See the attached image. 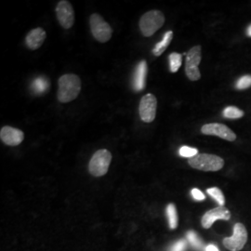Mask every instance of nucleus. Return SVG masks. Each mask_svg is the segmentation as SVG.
<instances>
[{"label":"nucleus","instance_id":"nucleus-1","mask_svg":"<svg viewBox=\"0 0 251 251\" xmlns=\"http://www.w3.org/2000/svg\"><path fill=\"white\" fill-rule=\"evenodd\" d=\"M81 90L80 78L73 74L63 75L59 79L58 99L61 102H69L77 98Z\"/></svg>","mask_w":251,"mask_h":251},{"label":"nucleus","instance_id":"nucleus-2","mask_svg":"<svg viewBox=\"0 0 251 251\" xmlns=\"http://www.w3.org/2000/svg\"><path fill=\"white\" fill-rule=\"evenodd\" d=\"M188 163L192 168L203 171H218L225 166V160L222 157L209 153H198L190 158Z\"/></svg>","mask_w":251,"mask_h":251},{"label":"nucleus","instance_id":"nucleus-3","mask_svg":"<svg viewBox=\"0 0 251 251\" xmlns=\"http://www.w3.org/2000/svg\"><path fill=\"white\" fill-rule=\"evenodd\" d=\"M165 23V16L159 10H150L140 20V29L144 36H151L159 30Z\"/></svg>","mask_w":251,"mask_h":251},{"label":"nucleus","instance_id":"nucleus-4","mask_svg":"<svg viewBox=\"0 0 251 251\" xmlns=\"http://www.w3.org/2000/svg\"><path fill=\"white\" fill-rule=\"evenodd\" d=\"M112 160V154L108 150L101 149L95 152L89 164V171L94 177L104 176L108 172Z\"/></svg>","mask_w":251,"mask_h":251},{"label":"nucleus","instance_id":"nucleus-5","mask_svg":"<svg viewBox=\"0 0 251 251\" xmlns=\"http://www.w3.org/2000/svg\"><path fill=\"white\" fill-rule=\"evenodd\" d=\"M90 31L93 36L100 42L105 43L113 35V29L100 15L94 13L90 16Z\"/></svg>","mask_w":251,"mask_h":251},{"label":"nucleus","instance_id":"nucleus-6","mask_svg":"<svg viewBox=\"0 0 251 251\" xmlns=\"http://www.w3.org/2000/svg\"><path fill=\"white\" fill-rule=\"evenodd\" d=\"M247 241H248L247 229L245 225L238 223L233 226V235L225 238L223 244L228 251H239L245 247Z\"/></svg>","mask_w":251,"mask_h":251},{"label":"nucleus","instance_id":"nucleus-7","mask_svg":"<svg viewBox=\"0 0 251 251\" xmlns=\"http://www.w3.org/2000/svg\"><path fill=\"white\" fill-rule=\"evenodd\" d=\"M201 62V47L196 46L189 50L186 56L185 73L191 81H198L201 77L198 65Z\"/></svg>","mask_w":251,"mask_h":251},{"label":"nucleus","instance_id":"nucleus-8","mask_svg":"<svg viewBox=\"0 0 251 251\" xmlns=\"http://www.w3.org/2000/svg\"><path fill=\"white\" fill-rule=\"evenodd\" d=\"M156 108H157V100L154 95L151 93L144 95L141 100L139 112L141 119L145 123H151L156 115Z\"/></svg>","mask_w":251,"mask_h":251},{"label":"nucleus","instance_id":"nucleus-9","mask_svg":"<svg viewBox=\"0 0 251 251\" xmlns=\"http://www.w3.org/2000/svg\"><path fill=\"white\" fill-rule=\"evenodd\" d=\"M56 15L60 25L64 29H69L75 23V11L70 2L60 1L56 7Z\"/></svg>","mask_w":251,"mask_h":251},{"label":"nucleus","instance_id":"nucleus-10","mask_svg":"<svg viewBox=\"0 0 251 251\" xmlns=\"http://www.w3.org/2000/svg\"><path fill=\"white\" fill-rule=\"evenodd\" d=\"M201 132L205 135H212L222 138L229 142H233L236 140V135L231 128L221 123H210L203 126L201 128Z\"/></svg>","mask_w":251,"mask_h":251},{"label":"nucleus","instance_id":"nucleus-11","mask_svg":"<svg viewBox=\"0 0 251 251\" xmlns=\"http://www.w3.org/2000/svg\"><path fill=\"white\" fill-rule=\"evenodd\" d=\"M231 219V212L225 206H219L206 211L201 220V225L205 229H209L216 221L224 220L229 221Z\"/></svg>","mask_w":251,"mask_h":251},{"label":"nucleus","instance_id":"nucleus-12","mask_svg":"<svg viewBox=\"0 0 251 251\" xmlns=\"http://www.w3.org/2000/svg\"><path fill=\"white\" fill-rule=\"evenodd\" d=\"M0 139L1 141L7 145L9 146H16L20 144L25 139V134L22 130L18 128H14L12 126H6L1 128L0 131Z\"/></svg>","mask_w":251,"mask_h":251},{"label":"nucleus","instance_id":"nucleus-13","mask_svg":"<svg viewBox=\"0 0 251 251\" xmlns=\"http://www.w3.org/2000/svg\"><path fill=\"white\" fill-rule=\"evenodd\" d=\"M46 36L47 34L42 28L38 27L36 29H33L28 33V35L25 37V44L30 50H36L44 43Z\"/></svg>","mask_w":251,"mask_h":251},{"label":"nucleus","instance_id":"nucleus-14","mask_svg":"<svg viewBox=\"0 0 251 251\" xmlns=\"http://www.w3.org/2000/svg\"><path fill=\"white\" fill-rule=\"evenodd\" d=\"M146 75H147V63L145 61H142L138 63L134 76H133V89L136 91H141L145 88Z\"/></svg>","mask_w":251,"mask_h":251},{"label":"nucleus","instance_id":"nucleus-15","mask_svg":"<svg viewBox=\"0 0 251 251\" xmlns=\"http://www.w3.org/2000/svg\"><path fill=\"white\" fill-rule=\"evenodd\" d=\"M172 38H173V32L172 31L167 32L163 36L161 41L154 46V48L152 50V53L154 54V56H160L171 44Z\"/></svg>","mask_w":251,"mask_h":251},{"label":"nucleus","instance_id":"nucleus-16","mask_svg":"<svg viewBox=\"0 0 251 251\" xmlns=\"http://www.w3.org/2000/svg\"><path fill=\"white\" fill-rule=\"evenodd\" d=\"M32 88L36 94H42L50 88V82L45 77H37L33 81Z\"/></svg>","mask_w":251,"mask_h":251},{"label":"nucleus","instance_id":"nucleus-17","mask_svg":"<svg viewBox=\"0 0 251 251\" xmlns=\"http://www.w3.org/2000/svg\"><path fill=\"white\" fill-rule=\"evenodd\" d=\"M167 215L169 219V225L171 229H175L178 226V214L176 206L173 204H170L167 206Z\"/></svg>","mask_w":251,"mask_h":251},{"label":"nucleus","instance_id":"nucleus-18","mask_svg":"<svg viewBox=\"0 0 251 251\" xmlns=\"http://www.w3.org/2000/svg\"><path fill=\"white\" fill-rule=\"evenodd\" d=\"M224 117L230 119H237L244 117V112L239 108L234 106H228L224 110Z\"/></svg>","mask_w":251,"mask_h":251},{"label":"nucleus","instance_id":"nucleus-19","mask_svg":"<svg viewBox=\"0 0 251 251\" xmlns=\"http://www.w3.org/2000/svg\"><path fill=\"white\" fill-rule=\"evenodd\" d=\"M181 61H182V56L181 54L173 52L170 55V68L171 72H178V70L181 65Z\"/></svg>","mask_w":251,"mask_h":251},{"label":"nucleus","instance_id":"nucleus-20","mask_svg":"<svg viewBox=\"0 0 251 251\" xmlns=\"http://www.w3.org/2000/svg\"><path fill=\"white\" fill-rule=\"evenodd\" d=\"M206 193H207L211 198H214L220 206H225V198L221 189L217 188V187L208 188L206 190Z\"/></svg>","mask_w":251,"mask_h":251},{"label":"nucleus","instance_id":"nucleus-21","mask_svg":"<svg viewBox=\"0 0 251 251\" xmlns=\"http://www.w3.org/2000/svg\"><path fill=\"white\" fill-rule=\"evenodd\" d=\"M187 239H188L189 243L197 250H202L204 248V245L202 240L198 237V234L195 233L194 231H189L187 234Z\"/></svg>","mask_w":251,"mask_h":251},{"label":"nucleus","instance_id":"nucleus-22","mask_svg":"<svg viewBox=\"0 0 251 251\" xmlns=\"http://www.w3.org/2000/svg\"><path fill=\"white\" fill-rule=\"evenodd\" d=\"M179 155L182 157H187V158H192L198 154V150L197 148L189 147V146H182L179 148Z\"/></svg>","mask_w":251,"mask_h":251},{"label":"nucleus","instance_id":"nucleus-23","mask_svg":"<svg viewBox=\"0 0 251 251\" xmlns=\"http://www.w3.org/2000/svg\"><path fill=\"white\" fill-rule=\"evenodd\" d=\"M238 90H246L251 87V75H244L240 77L235 85Z\"/></svg>","mask_w":251,"mask_h":251},{"label":"nucleus","instance_id":"nucleus-24","mask_svg":"<svg viewBox=\"0 0 251 251\" xmlns=\"http://www.w3.org/2000/svg\"><path fill=\"white\" fill-rule=\"evenodd\" d=\"M186 248H187L186 240L181 239V240H179L178 242L174 243L170 248L169 251H186Z\"/></svg>","mask_w":251,"mask_h":251},{"label":"nucleus","instance_id":"nucleus-25","mask_svg":"<svg viewBox=\"0 0 251 251\" xmlns=\"http://www.w3.org/2000/svg\"><path fill=\"white\" fill-rule=\"evenodd\" d=\"M191 194H192V197L195 198L196 200H198V201H203V200L206 198L205 195H204L199 189H193V190L191 191Z\"/></svg>","mask_w":251,"mask_h":251},{"label":"nucleus","instance_id":"nucleus-26","mask_svg":"<svg viewBox=\"0 0 251 251\" xmlns=\"http://www.w3.org/2000/svg\"><path fill=\"white\" fill-rule=\"evenodd\" d=\"M206 251H220L215 245H208L206 248Z\"/></svg>","mask_w":251,"mask_h":251},{"label":"nucleus","instance_id":"nucleus-27","mask_svg":"<svg viewBox=\"0 0 251 251\" xmlns=\"http://www.w3.org/2000/svg\"><path fill=\"white\" fill-rule=\"evenodd\" d=\"M248 36H251V25L248 28Z\"/></svg>","mask_w":251,"mask_h":251}]
</instances>
